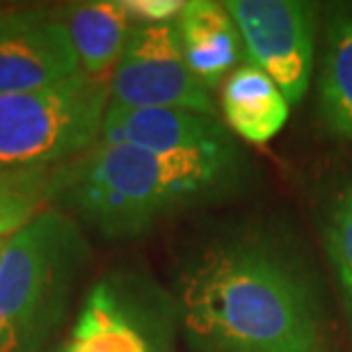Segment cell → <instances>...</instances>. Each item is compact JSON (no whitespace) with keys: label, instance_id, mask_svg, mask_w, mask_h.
<instances>
[{"label":"cell","instance_id":"obj_1","mask_svg":"<svg viewBox=\"0 0 352 352\" xmlns=\"http://www.w3.org/2000/svg\"><path fill=\"white\" fill-rule=\"evenodd\" d=\"M181 334L195 352H322L318 286L291 250L263 234L208 243L174 284Z\"/></svg>","mask_w":352,"mask_h":352},{"label":"cell","instance_id":"obj_3","mask_svg":"<svg viewBox=\"0 0 352 352\" xmlns=\"http://www.w3.org/2000/svg\"><path fill=\"white\" fill-rule=\"evenodd\" d=\"M89 245L80 224L44 208L0 254V352H44L67 318Z\"/></svg>","mask_w":352,"mask_h":352},{"label":"cell","instance_id":"obj_15","mask_svg":"<svg viewBox=\"0 0 352 352\" xmlns=\"http://www.w3.org/2000/svg\"><path fill=\"white\" fill-rule=\"evenodd\" d=\"M327 256L352 305V181L336 197L325 229Z\"/></svg>","mask_w":352,"mask_h":352},{"label":"cell","instance_id":"obj_12","mask_svg":"<svg viewBox=\"0 0 352 352\" xmlns=\"http://www.w3.org/2000/svg\"><path fill=\"white\" fill-rule=\"evenodd\" d=\"M291 103L270 76L243 62L220 89V117L238 140L267 144L284 131Z\"/></svg>","mask_w":352,"mask_h":352},{"label":"cell","instance_id":"obj_16","mask_svg":"<svg viewBox=\"0 0 352 352\" xmlns=\"http://www.w3.org/2000/svg\"><path fill=\"white\" fill-rule=\"evenodd\" d=\"M124 7L135 23H174L186 3L183 0H124Z\"/></svg>","mask_w":352,"mask_h":352},{"label":"cell","instance_id":"obj_8","mask_svg":"<svg viewBox=\"0 0 352 352\" xmlns=\"http://www.w3.org/2000/svg\"><path fill=\"white\" fill-rule=\"evenodd\" d=\"M82 74L55 10L5 12L0 19V96L60 85Z\"/></svg>","mask_w":352,"mask_h":352},{"label":"cell","instance_id":"obj_18","mask_svg":"<svg viewBox=\"0 0 352 352\" xmlns=\"http://www.w3.org/2000/svg\"><path fill=\"white\" fill-rule=\"evenodd\" d=\"M51 352H65V348H62V346H58V348H55V350H51Z\"/></svg>","mask_w":352,"mask_h":352},{"label":"cell","instance_id":"obj_4","mask_svg":"<svg viewBox=\"0 0 352 352\" xmlns=\"http://www.w3.org/2000/svg\"><path fill=\"white\" fill-rule=\"evenodd\" d=\"M110 85L78 74L60 85L0 96V179L46 176L101 135Z\"/></svg>","mask_w":352,"mask_h":352},{"label":"cell","instance_id":"obj_10","mask_svg":"<svg viewBox=\"0 0 352 352\" xmlns=\"http://www.w3.org/2000/svg\"><path fill=\"white\" fill-rule=\"evenodd\" d=\"M174 25L183 60L210 91L245 62L241 34L224 3L188 0Z\"/></svg>","mask_w":352,"mask_h":352},{"label":"cell","instance_id":"obj_7","mask_svg":"<svg viewBox=\"0 0 352 352\" xmlns=\"http://www.w3.org/2000/svg\"><path fill=\"white\" fill-rule=\"evenodd\" d=\"M110 103L126 108H183L220 117L213 91L183 60L174 23H135L110 78Z\"/></svg>","mask_w":352,"mask_h":352},{"label":"cell","instance_id":"obj_6","mask_svg":"<svg viewBox=\"0 0 352 352\" xmlns=\"http://www.w3.org/2000/svg\"><path fill=\"white\" fill-rule=\"evenodd\" d=\"M245 51L254 65L277 82L286 101H305L314 76L318 5L305 0H227Z\"/></svg>","mask_w":352,"mask_h":352},{"label":"cell","instance_id":"obj_5","mask_svg":"<svg viewBox=\"0 0 352 352\" xmlns=\"http://www.w3.org/2000/svg\"><path fill=\"white\" fill-rule=\"evenodd\" d=\"M181 332L174 293L151 274L122 267L82 300L65 352H174Z\"/></svg>","mask_w":352,"mask_h":352},{"label":"cell","instance_id":"obj_9","mask_svg":"<svg viewBox=\"0 0 352 352\" xmlns=\"http://www.w3.org/2000/svg\"><path fill=\"white\" fill-rule=\"evenodd\" d=\"M98 140L167 156L243 153L241 140L227 129L222 117L183 108H126L110 103Z\"/></svg>","mask_w":352,"mask_h":352},{"label":"cell","instance_id":"obj_14","mask_svg":"<svg viewBox=\"0 0 352 352\" xmlns=\"http://www.w3.org/2000/svg\"><path fill=\"white\" fill-rule=\"evenodd\" d=\"M44 208V176L0 179V238L14 236Z\"/></svg>","mask_w":352,"mask_h":352},{"label":"cell","instance_id":"obj_19","mask_svg":"<svg viewBox=\"0 0 352 352\" xmlns=\"http://www.w3.org/2000/svg\"><path fill=\"white\" fill-rule=\"evenodd\" d=\"M3 14H5V12H3V10H0V19H3Z\"/></svg>","mask_w":352,"mask_h":352},{"label":"cell","instance_id":"obj_17","mask_svg":"<svg viewBox=\"0 0 352 352\" xmlns=\"http://www.w3.org/2000/svg\"><path fill=\"white\" fill-rule=\"evenodd\" d=\"M5 241H7V238H0V254H3V248H5Z\"/></svg>","mask_w":352,"mask_h":352},{"label":"cell","instance_id":"obj_2","mask_svg":"<svg viewBox=\"0 0 352 352\" xmlns=\"http://www.w3.org/2000/svg\"><path fill=\"white\" fill-rule=\"evenodd\" d=\"M245 174V151L167 156L98 142L44 176L48 208L105 238H138L181 210L231 192Z\"/></svg>","mask_w":352,"mask_h":352},{"label":"cell","instance_id":"obj_11","mask_svg":"<svg viewBox=\"0 0 352 352\" xmlns=\"http://www.w3.org/2000/svg\"><path fill=\"white\" fill-rule=\"evenodd\" d=\"M78 58L80 72L94 80L108 82L135 25L124 0H87L55 10Z\"/></svg>","mask_w":352,"mask_h":352},{"label":"cell","instance_id":"obj_13","mask_svg":"<svg viewBox=\"0 0 352 352\" xmlns=\"http://www.w3.org/2000/svg\"><path fill=\"white\" fill-rule=\"evenodd\" d=\"M318 119L334 140L352 144V3L327 10L318 74Z\"/></svg>","mask_w":352,"mask_h":352}]
</instances>
